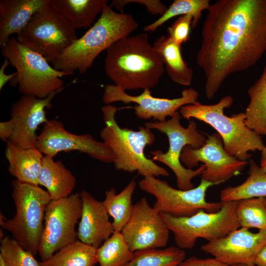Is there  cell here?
Returning <instances> with one entry per match:
<instances>
[{"label":"cell","instance_id":"6da1fadb","mask_svg":"<svg viewBox=\"0 0 266 266\" xmlns=\"http://www.w3.org/2000/svg\"><path fill=\"white\" fill-rule=\"evenodd\" d=\"M207 10L196 62L212 99L229 76L252 67L266 52V0H218Z\"/></svg>","mask_w":266,"mask_h":266},{"label":"cell","instance_id":"7a4b0ae2","mask_svg":"<svg viewBox=\"0 0 266 266\" xmlns=\"http://www.w3.org/2000/svg\"><path fill=\"white\" fill-rule=\"evenodd\" d=\"M106 51L105 73L125 90L153 88L164 73L162 57L149 42L147 33L120 39Z\"/></svg>","mask_w":266,"mask_h":266},{"label":"cell","instance_id":"3957f363","mask_svg":"<svg viewBox=\"0 0 266 266\" xmlns=\"http://www.w3.org/2000/svg\"><path fill=\"white\" fill-rule=\"evenodd\" d=\"M138 27L132 15L117 12L107 4L97 21L52 63L53 67L68 75L85 73L100 53Z\"/></svg>","mask_w":266,"mask_h":266},{"label":"cell","instance_id":"277c9868","mask_svg":"<svg viewBox=\"0 0 266 266\" xmlns=\"http://www.w3.org/2000/svg\"><path fill=\"white\" fill-rule=\"evenodd\" d=\"M101 110L104 126L100 132V136L114 155L113 163L117 170L131 173L137 171L144 177L169 175L166 169L145 155L146 146L152 145L155 140L151 129L139 127L136 131L122 128L115 120L118 110L115 106L105 104Z\"/></svg>","mask_w":266,"mask_h":266},{"label":"cell","instance_id":"5b68a950","mask_svg":"<svg viewBox=\"0 0 266 266\" xmlns=\"http://www.w3.org/2000/svg\"><path fill=\"white\" fill-rule=\"evenodd\" d=\"M233 101V98L228 95L213 104L197 101L181 107L179 113L189 121L195 118L211 126L222 137L224 149L229 155L248 162L252 157L250 151H262L266 146L261 135L246 125L244 112L231 116L224 114L225 109L230 108Z\"/></svg>","mask_w":266,"mask_h":266},{"label":"cell","instance_id":"8992f818","mask_svg":"<svg viewBox=\"0 0 266 266\" xmlns=\"http://www.w3.org/2000/svg\"><path fill=\"white\" fill-rule=\"evenodd\" d=\"M11 184L16 213L9 219L0 213V225L22 248L35 255L44 228L45 210L51 198L39 185L15 179Z\"/></svg>","mask_w":266,"mask_h":266},{"label":"cell","instance_id":"52a82bcc","mask_svg":"<svg viewBox=\"0 0 266 266\" xmlns=\"http://www.w3.org/2000/svg\"><path fill=\"white\" fill-rule=\"evenodd\" d=\"M1 47V55L16 69V75L10 81L18 85L22 95L45 99L64 88L62 77L68 74L55 69L45 58L10 37Z\"/></svg>","mask_w":266,"mask_h":266},{"label":"cell","instance_id":"ba28073f","mask_svg":"<svg viewBox=\"0 0 266 266\" xmlns=\"http://www.w3.org/2000/svg\"><path fill=\"white\" fill-rule=\"evenodd\" d=\"M237 200L223 202L216 212L203 210L188 217H175L160 213L174 238L176 246L183 250L192 249L198 238L211 241L223 238L240 228L236 214Z\"/></svg>","mask_w":266,"mask_h":266},{"label":"cell","instance_id":"9c48e42d","mask_svg":"<svg viewBox=\"0 0 266 266\" xmlns=\"http://www.w3.org/2000/svg\"><path fill=\"white\" fill-rule=\"evenodd\" d=\"M181 117L179 112L177 111L167 121L147 122L145 126L151 130H157L167 136L168 150L166 153L159 150L151 151L152 160L169 167L176 176L178 188L187 190L194 188L192 179L201 175L206 166L203 164L197 169L185 167L180 162L182 152L187 145L196 149L200 148L205 144L206 138L199 131L197 123L193 120L189 121L186 128L183 127L180 123Z\"/></svg>","mask_w":266,"mask_h":266},{"label":"cell","instance_id":"30bf717a","mask_svg":"<svg viewBox=\"0 0 266 266\" xmlns=\"http://www.w3.org/2000/svg\"><path fill=\"white\" fill-rule=\"evenodd\" d=\"M77 38L76 30L50 5V0L16 37L51 63Z\"/></svg>","mask_w":266,"mask_h":266},{"label":"cell","instance_id":"8fae6325","mask_svg":"<svg viewBox=\"0 0 266 266\" xmlns=\"http://www.w3.org/2000/svg\"><path fill=\"white\" fill-rule=\"evenodd\" d=\"M138 184L141 190L155 198L154 208L160 213L175 217L190 216L201 210L216 212L223 203L221 201H207L205 195L207 189L216 184L203 179L197 187L187 190L175 189L166 181L153 176L144 177Z\"/></svg>","mask_w":266,"mask_h":266},{"label":"cell","instance_id":"7c38bea8","mask_svg":"<svg viewBox=\"0 0 266 266\" xmlns=\"http://www.w3.org/2000/svg\"><path fill=\"white\" fill-rule=\"evenodd\" d=\"M82 212L80 193L51 200L45 213L44 228L38 253L41 261H45L66 245L77 240L75 229Z\"/></svg>","mask_w":266,"mask_h":266},{"label":"cell","instance_id":"4fadbf2b","mask_svg":"<svg viewBox=\"0 0 266 266\" xmlns=\"http://www.w3.org/2000/svg\"><path fill=\"white\" fill-rule=\"evenodd\" d=\"M180 161L189 169L198 166L199 162L203 163L206 168L201 175V179L216 185L239 174L248 164L229 155L218 133L208 135L205 144L200 148L186 146Z\"/></svg>","mask_w":266,"mask_h":266},{"label":"cell","instance_id":"5bb4252c","mask_svg":"<svg viewBox=\"0 0 266 266\" xmlns=\"http://www.w3.org/2000/svg\"><path fill=\"white\" fill-rule=\"evenodd\" d=\"M35 147L45 156L52 158L61 152L78 151L96 160L113 163L115 156L102 141L89 133L75 134L68 132L61 121L48 120L38 135Z\"/></svg>","mask_w":266,"mask_h":266},{"label":"cell","instance_id":"9a60e30c","mask_svg":"<svg viewBox=\"0 0 266 266\" xmlns=\"http://www.w3.org/2000/svg\"><path fill=\"white\" fill-rule=\"evenodd\" d=\"M199 96V92L191 88L184 89L180 97L172 99L154 97L149 89H144L139 95L131 96L119 86L108 84L104 88L102 101L105 104L116 101L126 104L134 102L136 105L133 108L138 118H153L162 122L166 121L167 117L173 116L181 107L196 103Z\"/></svg>","mask_w":266,"mask_h":266},{"label":"cell","instance_id":"2e32d148","mask_svg":"<svg viewBox=\"0 0 266 266\" xmlns=\"http://www.w3.org/2000/svg\"><path fill=\"white\" fill-rule=\"evenodd\" d=\"M121 233L134 252L165 247L170 231L160 212L142 197L134 204L132 215Z\"/></svg>","mask_w":266,"mask_h":266},{"label":"cell","instance_id":"e0dca14e","mask_svg":"<svg viewBox=\"0 0 266 266\" xmlns=\"http://www.w3.org/2000/svg\"><path fill=\"white\" fill-rule=\"evenodd\" d=\"M266 243V231L252 233L240 227L227 236L208 241L200 249L229 266H255L256 256Z\"/></svg>","mask_w":266,"mask_h":266},{"label":"cell","instance_id":"ac0fdd59","mask_svg":"<svg viewBox=\"0 0 266 266\" xmlns=\"http://www.w3.org/2000/svg\"><path fill=\"white\" fill-rule=\"evenodd\" d=\"M60 92L45 99L22 95L16 101L10 109L14 132L9 141L23 148L35 147L38 136L36 131L48 121L45 109L51 107V100Z\"/></svg>","mask_w":266,"mask_h":266},{"label":"cell","instance_id":"d6986e66","mask_svg":"<svg viewBox=\"0 0 266 266\" xmlns=\"http://www.w3.org/2000/svg\"><path fill=\"white\" fill-rule=\"evenodd\" d=\"M82 212L78 223L77 239L98 248L115 232L102 201L83 190L80 193Z\"/></svg>","mask_w":266,"mask_h":266},{"label":"cell","instance_id":"ffe728a7","mask_svg":"<svg viewBox=\"0 0 266 266\" xmlns=\"http://www.w3.org/2000/svg\"><path fill=\"white\" fill-rule=\"evenodd\" d=\"M49 0H0V46L13 34L20 33L33 15L44 8Z\"/></svg>","mask_w":266,"mask_h":266},{"label":"cell","instance_id":"44dd1931","mask_svg":"<svg viewBox=\"0 0 266 266\" xmlns=\"http://www.w3.org/2000/svg\"><path fill=\"white\" fill-rule=\"evenodd\" d=\"M42 154L36 147L23 148L7 141L5 156L8 163L9 173L20 182L38 185Z\"/></svg>","mask_w":266,"mask_h":266},{"label":"cell","instance_id":"7402d4cb","mask_svg":"<svg viewBox=\"0 0 266 266\" xmlns=\"http://www.w3.org/2000/svg\"><path fill=\"white\" fill-rule=\"evenodd\" d=\"M76 179L63 163L44 156L38 177V185L46 189L51 200L66 198L72 194Z\"/></svg>","mask_w":266,"mask_h":266},{"label":"cell","instance_id":"603a6c76","mask_svg":"<svg viewBox=\"0 0 266 266\" xmlns=\"http://www.w3.org/2000/svg\"><path fill=\"white\" fill-rule=\"evenodd\" d=\"M107 0H50V5L75 30L90 28Z\"/></svg>","mask_w":266,"mask_h":266},{"label":"cell","instance_id":"cb8c5ba5","mask_svg":"<svg viewBox=\"0 0 266 266\" xmlns=\"http://www.w3.org/2000/svg\"><path fill=\"white\" fill-rule=\"evenodd\" d=\"M153 46L161 56L169 78L179 85H190L193 70L182 58L181 45L173 41L168 36L162 35L156 39Z\"/></svg>","mask_w":266,"mask_h":266},{"label":"cell","instance_id":"d4e9b609","mask_svg":"<svg viewBox=\"0 0 266 266\" xmlns=\"http://www.w3.org/2000/svg\"><path fill=\"white\" fill-rule=\"evenodd\" d=\"M136 183L132 180L119 193L116 194L115 188L106 190L102 201L112 222L115 231L121 232L129 221L133 210L132 197Z\"/></svg>","mask_w":266,"mask_h":266},{"label":"cell","instance_id":"484cf974","mask_svg":"<svg viewBox=\"0 0 266 266\" xmlns=\"http://www.w3.org/2000/svg\"><path fill=\"white\" fill-rule=\"evenodd\" d=\"M247 93L250 100L244 112L245 124L260 135L266 136V65Z\"/></svg>","mask_w":266,"mask_h":266},{"label":"cell","instance_id":"4316f807","mask_svg":"<svg viewBox=\"0 0 266 266\" xmlns=\"http://www.w3.org/2000/svg\"><path fill=\"white\" fill-rule=\"evenodd\" d=\"M248 164V176L246 179L238 186H229L222 190L220 192L221 201L266 197V173L254 160L250 159Z\"/></svg>","mask_w":266,"mask_h":266},{"label":"cell","instance_id":"83f0119b","mask_svg":"<svg viewBox=\"0 0 266 266\" xmlns=\"http://www.w3.org/2000/svg\"><path fill=\"white\" fill-rule=\"evenodd\" d=\"M97 263V248L78 239L39 263L40 266H95Z\"/></svg>","mask_w":266,"mask_h":266},{"label":"cell","instance_id":"f1b7e54d","mask_svg":"<svg viewBox=\"0 0 266 266\" xmlns=\"http://www.w3.org/2000/svg\"><path fill=\"white\" fill-rule=\"evenodd\" d=\"M121 232L114 233L97 249V263L100 266H125L133 258Z\"/></svg>","mask_w":266,"mask_h":266},{"label":"cell","instance_id":"f546056e","mask_svg":"<svg viewBox=\"0 0 266 266\" xmlns=\"http://www.w3.org/2000/svg\"><path fill=\"white\" fill-rule=\"evenodd\" d=\"M185 259L184 250L169 246L135 251L125 266H179Z\"/></svg>","mask_w":266,"mask_h":266},{"label":"cell","instance_id":"4dcf8cb0","mask_svg":"<svg viewBox=\"0 0 266 266\" xmlns=\"http://www.w3.org/2000/svg\"><path fill=\"white\" fill-rule=\"evenodd\" d=\"M210 4L209 0H174L160 18L144 28V31L154 32L171 18L184 15L192 16L191 27L194 29L200 19L202 12L207 10Z\"/></svg>","mask_w":266,"mask_h":266},{"label":"cell","instance_id":"1f68e13d","mask_svg":"<svg viewBox=\"0 0 266 266\" xmlns=\"http://www.w3.org/2000/svg\"><path fill=\"white\" fill-rule=\"evenodd\" d=\"M236 214L241 227L266 231V207L264 197L237 200Z\"/></svg>","mask_w":266,"mask_h":266},{"label":"cell","instance_id":"d6a6232c","mask_svg":"<svg viewBox=\"0 0 266 266\" xmlns=\"http://www.w3.org/2000/svg\"><path fill=\"white\" fill-rule=\"evenodd\" d=\"M34 256L14 238L6 236L0 239V258L6 266H40Z\"/></svg>","mask_w":266,"mask_h":266},{"label":"cell","instance_id":"836d02e7","mask_svg":"<svg viewBox=\"0 0 266 266\" xmlns=\"http://www.w3.org/2000/svg\"><path fill=\"white\" fill-rule=\"evenodd\" d=\"M192 21L193 17L191 15L180 16L167 28L168 36L173 41L181 45L187 42L190 37Z\"/></svg>","mask_w":266,"mask_h":266},{"label":"cell","instance_id":"e575fe53","mask_svg":"<svg viewBox=\"0 0 266 266\" xmlns=\"http://www.w3.org/2000/svg\"><path fill=\"white\" fill-rule=\"evenodd\" d=\"M131 3H137L145 5L147 10L155 15L160 14L162 16L167 8L159 0H113L109 5L112 8L115 7L123 12L124 7L126 4Z\"/></svg>","mask_w":266,"mask_h":266},{"label":"cell","instance_id":"d590c367","mask_svg":"<svg viewBox=\"0 0 266 266\" xmlns=\"http://www.w3.org/2000/svg\"><path fill=\"white\" fill-rule=\"evenodd\" d=\"M179 266H229L222 261L213 258L201 259L192 256L185 259Z\"/></svg>","mask_w":266,"mask_h":266},{"label":"cell","instance_id":"8d00e7d4","mask_svg":"<svg viewBox=\"0 0 266 266\" xmlns=\"http://www.w3.org/2000/svg\"><path fill=\"white\" fill-rule=\"evenodd\" d=\"M14 132V124L10 119L0 122V138L6 142L9 140Z\"/></svg>","mask_w":266,"mask_h":266},{"label":"cell","instance_id":"74e56055","mask_svg":"<svg viewBox=\"0 0 266 266\" xmlns=\"http://www.w3.org/2000/svg\"><path fill=\"white\" fill-rule=\"evenodd\" d=\"M10 62L7 58H5L3 62L1 64L0 68V90H1L5 85L9 81H11L16 76V72L7 74L5 73V70L7 66L10 64Z\"/></svg>","mask_w":266,"mask_h":266},{"label":"cell","instance_id":"f35d334b","mask_svg":"<svg viewBox=\"0 0 266 266\" xmlns=\"http://www.w3.org/2000/svg\"><path fill=\"white\" fill-rule=\"evenodd\" d=\"M255 266H266V243L257 253L255 261Z\"/></svg>","mask_w":266,"mask_h":266},{"label":"cell","instance_id":"ab89813d","mask_svg":"<svg viewBox=\"0 0 266 266\" xmlns=\"http://www.w3.org/2000/svg\"><path fill=\"white\" fill-rule=\"evenodd\" d=\"M260 167L266 173V147L261 151Z\"/></svg>","mask_w":266,"mask_h":266},{"label":"cell","instance_id":"60d3db41","mask_svg":"<svg viewBox=\"0 0 266 266\" xmlns=\"http://www.w3.org/2000/svg\"><path fill=\"white\" fill-rule=\"evenodd\" d=\"M0 266H6V265L1 258H0Z\"/></svg>","mask_w":266,"mask_h":266},{"label":"cell","instance_id":"b9f144b4","mask_svg":"<svg viewBox=\"0 0 266 266\" xmlns=\"http://www.w3.org/2000/svg\"><path fill=\"white\" fill-rule=\"evenodd\" d=\"M232 266H246L244 265H234Z\"/></svg>","mask_w":266,"mask_h":266},{"label":"cell","instance_id":"7bdbcfd3","mask_svg":"<svg viewBox=\"0 0 266 266\" xmlns=\"http://www.w3.org/2000/svg\"><path fill=\"white\" fill-rule=\"evenodd\" d=\"M264 201H265V204L266 207V197H264Z\"/></svg>","mask_w":266,"mask_h":266}]
</instances>
